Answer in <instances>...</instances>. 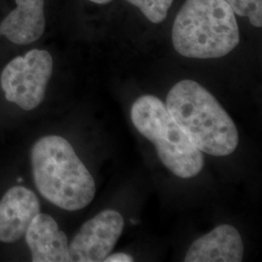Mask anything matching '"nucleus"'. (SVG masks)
<instances>
[{"instance_id":"4","label":"nucleus","mask_w":262,"mask_h":262,"mask_svg":"<svg viewBox=\"0 0 262 262\" xmlns=\"http://www.w3.org/2000/svg\"><path fill=\"white\" fill-rule=\"evenodd\" d=\"M135 128L150 141L162 164L180 178H192L204 165L202 152L175 122L165 104L154 95H143L131 107Z\"/></svg>"},{"instance_id":"14","label":"nucleus","mask_w":262,"mask_h":262,"mask_svg":"<svg viewBox=\"0 0 262 262\" xmlns=\"http://www.w3.org/2000/svg\"><path fill=\"white\" fill-rule=\"evenodd\" d=\"M91 2H94V3H97V4H106V3H109L113 0H89Z\"/></svg>"},{"instance_id":"1","label":"nucleus","mask_w":262,"mask_h":262,"mask_svg":"<svg viewBox=\"0 0 262 262\" xmlns=\"http://www.w3.org/2000/svg\"><path fill=\"white\" fill-rule=\"evenodd\" d=\"M165 106L197 150L225 157L237 149L239 134L234 122L215 96L195 81L175 84Z\"/></svg>"},{"instance_id":"6","label":"nucleus","mask_w":262,"mask_h":262,"mask_svg":"<svg viewBox=\"0 0 262 262\" xmlns=\"http://www.w3.org/2000/svg\"><path fill=\"white\" fill-rule=\"evenodd\" d=\"M123 226V217L115 210H104L85 222L69 244L71 261H104L120 239Z\"/></svg>"},{"instance_id":"2","label":"nucleus","mask_w":262,"mask_h":262,"mask_svg":"<svg viewBox=\"0 0 262 262\" xmlns=\"http://www.w3.org/2000/svg\"><path fill=\"white\" fill-rule=\"evenodd\" d=\"M35 185L41 195L66 211L88 206L95 195L94 178L68 141L45 136L31 150Z\"/></svg>"},{"instance_id":"12","label":"nucleus","mask_w":262,"mask_h":262,"mask_svg":"<svg viewBox=\"0 0 262 262\" xmlns=\"http://www.w3.org/2000/svg\"><path fill=\"white\" fill-rule=\"evenodd\" d=\"M235 14L250 19L255 28L262 27V0H225Z\"/></svg>"},{"instance_id":"5","label":"nucleus","mask_w":262,"mask_h":262,"mask_svg":"<svg viewBox=\"0 0 262 262\" xmlns=\"http://www.w3.org/2000/svg\"><path fill=\"white\" fill-rule=\"evenodd\" d=\"M53 66V57L45 50L34 49L12 59L0 76L6 99L26 111L35 109L45 97Z\"/></svg>"},{"instance_id":"8","label":"nucleus","mask_w":262,"mask_h":262,"mask_svg":"<svg viewBox=\"0 0 262 262\" xmlns=\"http://www.w3.org/2000/svg\"><path fill=\"white\" fill-rule=\"evenodd\" d=\"M244 245L234 226H216L195 240L185 256L186 262H241Z\"/></svg>"},{"instance_id":"3","label":"nucleus","mask_w":262,"mask_h":262,"mask_svg":"<svg viewBox=\"0 0 262 262\" xmlns=\"http://www.w3.org/2000/svg\"><path fill=\"white\" fill-rule=\"evenodd\" d=\"M172 42L186 57L226 56L240 42L234 11L225 0H187L174 20Z\"/></svg>"},{"instance_id":"7","label":"nucleus","mask_w":262,"mask_h":262,"mask_svg":"<svg viewBox=\"0 0 262 262\" xmlns=\"http://www.w3.org/2000/svg\"><path fill=\"white\" fill-rule=\"evenodd\" d=\"M40 213L36 194L25 187H13L0 200V241L14 243L27 233Z\"/></svg>"},{"instance_id":"11","label":"nucleus","mask_w":262,"mask_h":262,"mask_svg":"<svg viewBox=\"0 0 262 262\" xmlns=\"http://www.w3.org/2000/svg\"><path fill=\"white\" fill-rule=\"evenodd\" d=\"M137 7L143 15L154 24H159L167 17L174 0H126Z\"/></svg>"},{"instance_id":"10","label":"nucleus","mask_w":262,"mask_h":262,"mask_svg":"<svg viewBox=\"0 0 262 262\" xmlns=\"http://www.w3.org/2000/svg\"><path fill=\"white\" fill-rule=\"evenodd\" d=\"M17 7L0 23V35L17 45L37 41L45 31V0H15Z\"/></svg>"},{"instance_id":"9","label":"nucleus","mask_w":262,"mask_h":262,"mask_svg":"<svg viewBox=\"0 0 262 262\" xmlns=\"http://www.w3.org/2000/svg\"><path fill=\"white\" fill-rule=\"evenodd\" d=\"M25 236L32 261H71L67 236L59 230L51 215L39 213L31 222Z\"/></svg>"},{"instance_id":"13","label":"nucleus","mask_w":262,"mask_h":262,"mask_svg":"<svg viewBox=\"0 0 262 262\" xmlns=\"http://www.w3.org/2000/svg\"><path fill=\"white\" fill-rule=\"evenodd\" d=\"M133 258L129 254L126 253H117L108 255L105 259L104 262H132Z\"/></svg>"}]
</instances>
